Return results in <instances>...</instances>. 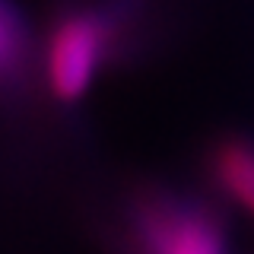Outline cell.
Instances as JSON below:
<instances>
[{"label":"cell","mask_w":254,"mask_h":254,"mask_svg":"<svg viewBox=\"0 0 254 254\" xmlns=\"http://www.w3.org/2000/svg\"><path fill=\"white\" fill-rule=\"evenodd\" d=\"M210 169L216 185L235 203H242L248 213H254V143L242 137L222 140L213 149Z\"/></svg>","instance_id":"obj_3"},{"label":"cell","mask_w":254,"mask_h":254,"mask_svg":"<svg viewBox=\"0 0 254 254\" xmlns=\"http://www.w3.org/2000/svg\"><path fill=\"white\" fill-rule=\"evenodd\" d=\"M130 254H229L222 219L175 194H146L127 216Z\"/></svg>","instance_id":"obj_2"},{"label":"cell","mask_w":254,"mask_h":254,"mask_svg":"<svg viewBox=\"0 0 254 254\" xmlns=\"http://www.w3.org/2000/svg\"><path fill=\"white\" fill-rule=\"evenodd\" d=\"M118 19L102 6H73L54 19L45 42V83L64 105L79 102L115 48Z\"/></svg>","instance_id":"obj_1"},{"label":"cell","mask_w":254,"mask_h":254,"mask_svg":"<svg viewBox=\"0 0 254 254\" xmlns=\"http://www.w3.org/2000/svg\"><path fill=\"white\" fill-rule=\"evenodd\" d=\"M29 58V42L19 16L6 0H0V83L19 76Z\"/></svg>","instance_id":"obj_4"}]
</instances>
